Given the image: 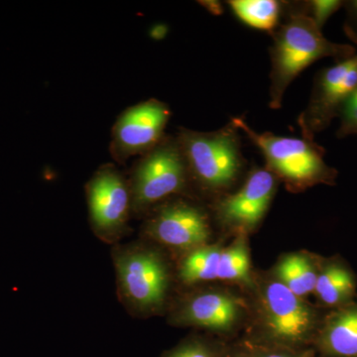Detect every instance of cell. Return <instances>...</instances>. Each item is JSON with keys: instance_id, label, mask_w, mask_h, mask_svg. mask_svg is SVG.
Listing matches in <instances>:
<instances>
[{"instance_id": "cell-1", "label": "cell", "mask_w": 357, "mask_h": 357, "mask_svg": "<svg viewBox=\"0 0 357 357\" xmlns=\"http://www.w3.org/2000/svg\"><path fill=\"white\" fill-rule=\"evenodd\" d=\"M269 107L280 109L286 89L301 73L323 58L335 62L356 55L351 45L333 43L307 15L303 1H282L280 23L271 32Z\"/></svg>"}, {"instance_id": "cell-2", "label": "cell", "mask_w": 357, "mask_h": 357, "mask_svg": "<svg viewBox=\"0 0 357 357\" xmlns=\"http://www.w3.org/2000/svg\"><path fill=\"white\" fill-rule=\"evenodd\" d=\"M253 325L246 340L253 344L312 347L326 310L298 297L272 275L255 276L251 289Z\"/></svg>"}, {"instance_id": "cell-3", "label": "cell", "mask_w": 357, "mask_h": 357, "mask_svg": "<svg viewBox=\"0 0 357 357\" xmlns=\"http://www.w3.org/2000/svg\"><path fill=\"white\" fill-rule=\"evenodd\" d=\"M177 138L192 185L202 192L220 198L243 178L246 160L239 130L231 121L211 132L180 128Z\"/></svg>"}, {"instance_id": "cell-4", "label": "cell", "mask_w": 357, "mask_h": 357, "mask_svg": "<svg viewBox=\"0 0 357 357\" xmlns=\"http://www.w3.org/2000/svg\"><path fill=\"white\" fill-rule=\"evenodd\" d=\"M230 121L261 152L265 167L291 192L305 191L319 184L335 185L337 171L326 163V150L314 140L259 133L243 117H234Z\"/></svg>"}, {"instance_id": "cell-5", "label": "cell", "mask_w": 357, "mask_h": 357, "mask_svg": "<svg viewBox=\"0 0 357 357\" xmlns=\"http://www.w3.org/2000/svg\"><path fill=\"white\" fill-rule=\"evenodd\" d=\"M132 211L145 213L185 194L192 185L189 169L177 136L166 135L136 162L129 181Z\"/></svg>"}, {"instance_id": "cell-6", "label": "cell", "mask_w": 357, "mask_h": 357, "mask_svg": "<svg viewBox=\"0 0 357 357\" xmlns=\"http://www.w3.org/2000/svg\"><path fill=\"white\" fill-rule=\"evenodd\" d=\"M114 262L119 290L129 306L143 314L158 312L170 285L163 255L153 248L136 246L117 252Z\"/></svg>"}, {"instance_id": "cell-7", "label": "cell", "mask_w": 357, "mask_h": 357, "mask_svg": "<svg viewBox=\"0 0 357 357\" xmlns=\"http://www.w3.org/2000/svg\"><path fill=\"white\" fill-rule=\"evenodd\" d=\"M278 182L266 167L253 166L238 190L213 202L211 211L220 227L236 236L255 231L271 206Z\"/></svg>"}, {"instance_id": "cell-8", "label": "cell", "mask_w": 357, "mask_h": 357, "mask_svg": "<svg viewBox=\"0 0 357 357\" xmlns=\"http://www.w3.org/2000/svg\"><path fill=\"white\" fill-rule=\"evenodd\" d=\"M250 316L251 305L238 294L208 289L183 300L171 314V321L225 337L236 333Z\"/></svg>"}, {"instance_id": "cell-9", "label": "cell", "mask_w": 357, "mask_h": 357, "mask_svg": "<svg viewBox=\"0 0 357 357\" xmlns=\"http://www.w3.org/2000/svg\"><path fill=\"white\" fill-rule=\"evenodd\" d=\"M153 210L144 229L147 236L157 243L190 252L210 241V213L198 204L184 199H171Z\"/></svg>"}, {"instance_id": "cell-10", "label": "cell", "mask_w": 357, "mask_h": 357, "mask_svg": "<svg viewBox=\"0 0 357 357\" xmlns=\"http://www.w3.org/2000/svg\"><path fill=\"white\" fill-rule=\"evenodd\" d=\"M357 86V54L317 73L306 109L298 117L303 137L314 140L330 126Z\"/></svg>"}, {"instance_id": "cell-11", "label": "cell", "mask_w": 357, "mask_h": 357, "mask_svg": "<svg viewBox=\"0 0 357 357\" xmlns=\"http://www.w3.org/2000/svg\"><path fill=\"white\" fill-rule=\"evenodd\" d=\"M170 117L168 105L156 98L124 110L112 128L110 153L115 161L122 164L151 151L165 137Z\"/></svg>"}, {"instance_id": "cell-12", "label": "cell", "mask_w": 357, "mask_h": 357, "mask_svg": "<svg viewBox=\"0 0 357 357\" xmlns=\"http://www.w3.org/2000/svg\"><path fill=\"white\" fill-rule=\"evenodd\" d=\"M89 218L102 236H114L124 229L132 211L129 184L114 165L96 171L86 185Z\"/></svg>"}, {"instance_id": "cell-13", "label": "cell", "mask_w": 357, "mask_h": 357, "mask_svg": "<svg viewBox=\"0 0 357 357\" xmlns=\"http://www.w3.org/2000/svg\"><path fill=\"white\" fill-rule=\"evenodd\" d=\"M312 347L319 357H357V298L326 312Z\"/></svg>"}, {"instance_id": "cell-14", "label": "cell", "mask_w": 357, "mask_h": 357, "mask_svg": "<svg viewBox=\"0 0 357 357\" xmlns=\"http://www.w3.org/2000/svg\"><path fill=\"white\" fill-rule=\"evenodd\" d=\"M356 272L344 258L321 257L314 294L319 307L331 311L351 304L357 298Z\"/></svg>"}, {"instance_id": "cell-15", "label": "cell", "mask_w": 357, "mask_h": 357, "mask_svg": "<svg viewBox=\"0 0 357 357\" xmlns=\"http://www.w3.org/2000/svg\"><path fill=\"white\" fill-rule=\"evenodd\" d=\"M321 256L306 252H294L280 258L270 273L298 297L314 293L318 279Z\"/></svg>"}, {"instance_id": "cell-16", "label": "cell", "mask_w": 357, "mask_h": 357, "mask_svg": "<svg viewBox=\"0 0 357 357\" xmlns=\"http://www.w3.org/2000/svg\"><path fill=\"white\" fill-rule=\"evenodd\" d=\"M223 248L204 245L185 253L178 267V278L188 285L220 280Z\"/></svg>"}, {"instance_id": "cell-17", "label": "cell", "mask_w": 357, "mask_h": 357, "mask_svg": "<svg viewBox=\"0 0 357 357\" xmlns=\"http://www.w3.org/2000/svg\"><path fill=\"white\" fill-rule=\"evenodd\" d=\"M220 280L234 282L249 290L252 289L255 276L251 272L248 236L239 234L229 246L223 248Z\"/></svg>"}, {"instance_id": "cell-18", "label": "cell", "mask_w": 357, "mask_h": 357, "mask_svg": "<svg viewBox=\"0 0 357 357\" xmlns=\"http://www.w3.org/2000/svg\"><path fill=\"white\" fill-rule=\"evenodd\" d=\"M232 13L244 24L271 33L280 23L282 1L276 0H231Z\"/></svg>"}, {"instance_id": "cell-19", "label": "cell", "mask_w": 357, "mask_h": 357, "mask_svg": "<svg viewBox=\"0 0 357 357\" xmlns=\"http://www.w3.org/2000/svg\"><path fill=\"white\" fill-rule=\"evenodd\" d=\"M229 345L220 340L192 337L162 357H225Z\"/></svg>"}, {"instance_id": "cell-20", "label": "cell", "mask_w": 357, "mask_h": 357, "mask_svg": "<svg viewBox=\"0 0 357 357\" xmlns=\"http://www.w3.org/2000/svg\"><path fill=\"white\" fill-rule=\"evenodd\" d=\"M243 344L245 345L252 357H319L314 347L290 349V347L253 344L246 340H243Z\"/></svg>"}, {"instance_id": "cell-21", "label": "cell", "mask_w": 357, "mask_h": 357, "mask_svg": "<svg viewBox=\"0 0 357 357\" xmlns=\"http://www.w3.org/2000/svg\"><path fill=\"white\" fill-rule=\"evenodd\" d=\"M344 1L338 0H312V1H303L305 13L319 29H323L326 21L344 7Z\"/></svg>"}, {"instance_id": "cell-22", "label": "cell", "mask_w": 357, "mask_h": 357, "mask_svg": "<svg viewBox=\"0 0 357 357\" xmlns=\"http://www.w3.org/2000/svg\"><path fill=\"white\" fill-rule=\"evenodd\" d=\"M338 117L340 119L337 132L338 138L357 135V86L342 105Z\"/></svg>"}, {"instance_id": "cell-23", "label": "cell", "mask_w": 357, "mask_h": 357, "mask_svg": "<svg viewBox=\"0 0 357 357\" xmlns=\"http://www.w3.org/2000/svg\"><path fill=\"white\" fill-rule=\"evenodd\" d=\"M344 7L347 11L344 30L347 38L357 44V0L344 1Z\"/></svg>"}, {"instance_id": "cell-24", "label": "cell", "mask_w": 357, "mask_h": 357, "mask_svg": "<svg viewBox=\"0 0 357 357\" xmlns=\"http://www.w3.org/2000/svg\"><path fill=\"white\" fill-rule=\"evenodd\" d=\"M225 357H252L250 352L246 349L243 342L234 345H229V351L227 352Z\"/></svg>"}]
</instances>
